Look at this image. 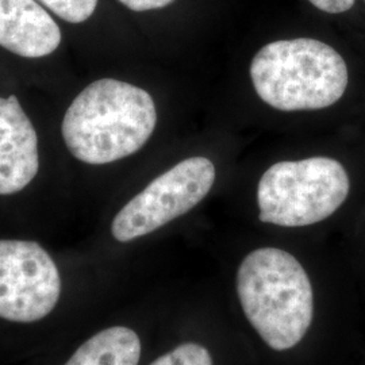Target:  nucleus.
<instances>
[{"mask_svg": "<svg viewBox=\"0 0 365 365\" xmlns=\"http://www.w3.org/2000/svg\"><path fill=\"white\" fill-rule=\"evenodd\" d=\"M156 123V106L148 92L126 81L101 78L68 107L61 131L72 156L105 165L137 153Z\"/></svg>", "mask_w": 365, "mask_h": 365, "instance_id": "nucleus-1", "label": "nucleus"}, {"mask_svg": "<svg viewBox=\"0 0 365 365\" xmlns=\"http://www.w3.org/2000/svg\"><path fill=\"white\" fill-rule=\"evenodd\" d=\"M235 287L249 324L271 349H292L306 337L313 324V286L291 253L269 247L250 252Z\"/></svg>", "mask_w": 365, "mask_h": 365, "instance_id": "nucleus-2", "label": "nucleus"}, {"mask_svg": "<svg viewBox=\"0 0 365 365\" xmlns=\"http://www.w3.org/2000/svg\"><path fill=\"white\" fill-rule=\"evenodd\" d=\"M250 78L261 101L280 111L321 110L348 87V68L336 49L313 38L280 39L252 60Z\"/></svg>", "mask_w": 365, "mask_h": 365, "instance_id": "nucleus-3", "label": "nucleus"}, {"mask_svg": "<svg viewBox=\"0 0 365 365\" xmlns=\"http://www.w3.org/2000/svg\"><path fill=\"white\" fill-rule=\"evenodd\" d=\"M349 188V176L337 160L280 161L259 182V218L283 227L310 226L331 217L346 200Z\"/></svg>", "mask_w": 365, "mask_h": 365, "instance_id": "nucleus-4", "label": "nucleus"}, {"mask_svg": "<svg viewBox=\"0 0 365 365\" xmlns=\"http://www.w3.org/2000/svg\"><path fill=\"white\" fill-rule=\"evenodd\" d=\"M215 175L206 157L182 160L119 210L111 223L113 237L130 242L187 214L207 196Z\"/></svg>", "mask_w": 365, "mask_h": 365, "instance_id": "nucleus-5", "label": "nucleus"}, {"mask_svg": "<svg viewBox=\"0 0 365 365\" xmlns=\"http://www.w3.org/2000/svg\"><path fill=\"white\" fill-rule=\"evenodd\" d=\"M61 277L51 255L34 241L0 240V318L31 324L56 309Z\"/></svg>", "mask_w": 365, "mask_h": 365, "instance_id": "nucleus-6", "label": "nucleus"}, {"mask_svg": "<svg viewBox=\"0 0 365 365\" xmlns=\"http://www.w3.org/2000/svg\"><path fill=\"white\" fill-rule=\"evenodd\" d=\"M39 170L38 137L15 95L0 98V195L21 192Z\"/></svg>", "mask_w": 365, "mask_h": 365, "instance_id": "nucleus-7", "label": "nucleus"}, {"mask_svg": "<svg viewBox=\"0 0 365 365\" xmlns=\"http://www.w3.org/2000/svg\"><path fill=\"white\" fill-rule=\"evenodd\" d=\"M61 30L37 0H0V46L25 58L46 57L60 46Z\"/></svg>", "mask_w": 365, "mask_h": 365, "instance_id": "nucleus-8", "label": "nucleus"}, {"mask_svg": "<svg viewBox=\"0 0 365 365\" xmlns=\"http://www.w3.org/2000/svg\"><path fill=\"white\" fill-rule=\"evenodd\" d=\"M141 349L133 329L108 327L81 344L64 365H138Z\"/></svg>", "mask_w": 365, "mask_h": 365, "instance_id": "nucleus-9", "label": "nucleus"}, {"mask_svg": "<svg viewBox=\"0 0 365 365\" xmlns=\"http://www.w3.org/2000/svg\"><path fill=\"white\" fill-rule=\"evenodd\" d=\"M69 24H83L95 13L98 0H37Z\"/></svg>", "mask_w": 365, "mask_h": 365, "instance_id": "nucleus-10", "label": "nucleus"}, {"mask_svg": "<svg viewBox=\"0 0 365 365\" xmlns=\"http://www.w3.org/2000/svg\"><path fill=\"white\" fill-rule=\"evenodd\" d=\"M150 365H214L209 349L196 342H185L160 356Z\"/></svg>", "mask_w": 365, "mask_h": 365, "instance_id": "nucleus-11", "label": "nucleus"}, {"mask_svg": "<svg viewBox=\"0 0 365 365\" xmlns=\"http://www.w3.org/2000/svg\"><path fill=\"white\" fill-rule=\"evenodd\" d=\"M318 10L327 14H342L349 11L354 0H309Z\"/></svg>", "mask_w": 365, "mask_h": 365, "instance_id": "nucleus-12", "label": "nucleus"}, {"mask_svg": "<svg viewBox=\"0 0 365 365\" xmlns=\"http://www.w3.org/2000/svg\"><path fill=\"white\" fill-rule=\"evenodd\" d=\"M119 1L133 11L143 13V11H149V10L164 9L173 0H119Z\"/></svg>", "mask_w": 365, "mask_h": 365, "instance_id": "nucleus-13", "label": "nucleus"}]
</instances>
